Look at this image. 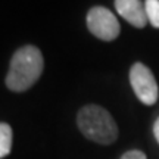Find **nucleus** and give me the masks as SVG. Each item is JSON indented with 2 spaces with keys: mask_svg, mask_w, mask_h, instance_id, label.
I'll list each match as a JSON object with an SVG mask.
<instances>
[{
  "mask_svg": "<svg viewBox=\"0 0 159 159\" xmlns=\"http://www.w3.org/2000/svg\"><path fill=\"white\" fill-rule=\"evenodd\" d=\"M153 134H155V139H156V142L159 143V118L155 121V124H153Z\"/></svg>",
  "mask_w": 159,
  "mask_h": 159,
  "instance_id": "9",
  "label": "nucleus"
},
{
  "mask_svg": "<svg viewBox=\"0 0 159 159\" xmlns=\"http://www.w3.org/2000/svg\"><path fill=\"white\" fill-rule=\"evenodd\" d=\"M12 140L13 133L9 124L0 122V159L6 158L12 150Z\"/></svg>",
  "mask_w": 159,
  "mask_h": 159,
  "instance_id": "6",
  "label": "nucleus"
},
{
  "mask_svg": "<svg viewBox=\"0 0 159 159\" xmlns=\"http://www.w3.org/2000/svg\"><path fill=\"white\" fill-rule=\"evenodd\" d=\"M80 131L99 144H112L118 139V125L108 111L99 105H85L77 115Z\"/></svg>",
  "mask_w": 159,
  "mask_h": 159,
  "instance_id": "2",
  "label": "nucleus"
},
{
  "mask_svg": "<svg viewBox=\"0 0 159 159\" xmlns=\"http://www.w3.org/2000/svg\"><path fill=\"white\" fill-rule=\"evenodd\" d=\"M44 68V59L35 46H24L15 52L6 75L7 89L15 93L31 89L37 83Z\"/></svg>",
  "mask_w": 159,
  "mask_h": 159,
  "instance_id": "1",
  "label": "nucleus"
},
{
  "mask_svg": "<svg viewBox=\"0 0 159 159\" xmlns=\"http://www.w3.org/2000/svg\"><path fill=\"white\" fill-rule=\"evenodd\" d=\"M130 83L137 99L142 103L152 106L158 102L159 89L152 71L142 62H136L130 69Z\"/></svg>",
  "mask_w": 159,
  "mask_h": 159,
  "instance_id": "3",
  "label": "nucleus"
},
{
  "mask_svg": "<svg viewBox=\"0 0 159 159\" xmlns=\"http://www.w3.org/2000/svg\"><path fill=\"white\" fill-rule=\"evenodd\" d=\"M121 159H148L146 158V155L143 153L142 150H128V152H125Z\"/></svg>",
  "mask_w": 159,
  "mask_h": 159,
  "instance_id": "8",
  "label": "nucleus"
},
{
  "mask_svg": "<svg viewBox=\"0 0 159 159\" xmlns=\"http://www.w3.org/2000/svg\"><path fill=\"white\" fill-rule=\"evenodd\" d=\"M115 9L127 22L136 28H144L149 24L142 0H115Z\"/></svg>",
  "mask_w": 159,
  "mask_h": 159,
  "instance_id": "5",
  "label": "nucleus"
},
{
  "mask_svg": "<svg viewBox=\"0 0 159 159\" xmlns=\"http://www.w3.org/2000/svg\"><path fill=\"white\" fill-rule=\"evenodd\" d=\"M144 9H146L148 22L155 28H159V0H146Z\"/></svg>",
  "mask_w": 159,
  "mask_h": 159,
  "instance_id": "7",
  "label": "nucleus"
},
{
  "mask_svg": "<svg viewBox=\"0 0 159 159\" xmlns=\"http://www.w3.org/2000/svg\"><path fill=\"white\" fill-rule=\"evenodd\" d=\"M87 28L97 39L112 41L119 35L121 25L109 9L103 6H94L87 13Z\"/></svg>",
  "mask_w": 159,
  "mask_h": 159,
  "instance_id": "4",
  "label": "nucleus"
}]
</instances>
